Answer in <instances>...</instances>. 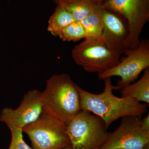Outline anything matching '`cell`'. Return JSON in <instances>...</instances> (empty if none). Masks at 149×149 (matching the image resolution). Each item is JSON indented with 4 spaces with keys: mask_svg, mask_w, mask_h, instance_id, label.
I'll return each mask as SVG.
<instances>
[{
    "mask_svg": "<svg viewBox=\"0 0 149 149\" xmlns=\"http://www.w3.org/2000/svg\"><path fill=\"white\" fill-rule=\"evenodd\" d=\"M126 56L120 60L118 64L105 72L98 74L100 80L113 76L120 77L114 90H121L138 78L142 71L149 68V40L140 41L138 47L127 49Z\"/></svg>",
    "mask_w": 149,
    "mask_h": 149,
    "instance_id": "52a82bcc",
    "label": "cell"
},
{
    "mask_svg": "<svg viewBox=\"0 0 149 149\" xmlns=\"http://www.w3.org/2000/svg\"><path fill=\"white\" fill-rule=\"evenodd\" d=\"M102 10V4H96L92 12L80 22L86 31L85 39L102 38L104 28Z\"/></svg>",
    "mask_w": 149,
    "mask_h": 149,
    "instance_id": "7c38bea8",
    "label": "cell"
},
{
    "mask_svg": "<svg viewBox=\"0 0 149 149\" xmlns=\"http://www.w3.org/2000/svg\"><path fill=\"white\" fill-rule=\"evenodd\" d=\"M120 54L108 47L102 38H87L74 47L72 58L89 72L99 74L118 64Z\"/></svg>",
    "mask_w": 149,
    "mask_h": 149,
    "instance_id": "5b68a950",
    "label": "cell"
},
{
    "mask_svg": "<svg viewBox=\"0 0 149 149\" xmlns=\"http://www.w3.org/2000/svg\"><path fill=\"white\" fill-rule=\"evenodd\" d=\"M141 127L144 130L149 131V113L146 117L142 118L141 120Z\"/></svg>",
    "mask_w": 149,
    "mask_h": 149,
    "instance_id": "ac0fdd59",
    "label": "cell"
},
{
    "mask_svg": "<svg viewBox=\"0 0 149 149\" xmlns=\"http://www.w3.org/2000/svg\"><path fill=\"white\" fill-rule=\"evenodd\" d=\"M142 115L121 118L119 126L99 149H143L149 143V131L141 127Z\"/></svg>",
    "mask_w": 149,
    "mask_h": 149,
    "instance_id": "ba28073f",
    "label": "cell"
},
{
    "mask_svg": "<svg viewBox=\"0 0 149 149\" xmlns=\"http://www.w3.org/2000/svg\"><path fill=\"white\" fill-rule=\"evenodd\" d=\"M8 149H12L11 148H10V147H9V148Z\"/></svg>",
    "mask_w": 149,
    "mask_h": 149,
    "instance_id": "44dd1931",
    "label": "cell"
},
{
    "mask_svg": "<svg viewBox=\"0 0 149 149\" xmlns=\"http://www.w3.org/2000/svg\"><path fill=\"white\" fill-rule=\"evenodd\" d=\"M74 0H54V2L57 5L63 6L68 3ZM93 2L97 4H102L107 0H92Z\"/></svg>",
    "mask_w": 149,
    "mask_h": 149,
    "instance_id": "e0dca14e",
    "label": "cell"
},
{
    "mask_svg": "<svg viewBox=\"0 0 149 149\" xmlns=\"http://www.w3.org/2000/svg\"><path fill=\"white\" fill-rule=\"evenodd\" d=\"M11 134V141L9 147L12 149H32L23 140L22 128L8 125Z\"/></svg>",
    "mask_w": 149,
    "mask_h": 149,
    "instance_id": "2e32d148",
    "label": "cell"
},
{
    "mask_svg": "<svg viewBox=\"0 0 149 149\" xmlns=\"http://www.w3.org/2000/svg\"><path fill=\"white\" fill-rule=\"evenodd\" d=\"M42 111L41 92L34 89L24 95L16 109L9 107L3 109L0 114V121L7 126L13 125L23 129L37 120Z\"/></svg>",
    "mask_w": 149,
    "mask_h": 149,
    "instance_id": "9c48e42d",
    "label": "cell"
},
{
    "mask_svg": "<svg viewBox=\"0 0 149 149\" xmlns=\"http://www.w3.org/2000/svg\"><path fill=\"white\" fill-rule=\"evenodd\" d=\"M32 149H59L70 146L66 124L43 110L37 120L22 129Z\"/></svg>",
    "mask_w": 149,
    "mask_h": 149,
    "instance_id": "277c9868",
    "label": "cell"
},
{
    "mask_svg": "<svg viewBox=\"0 0 149 149\" xmlns=\"http://www.w3.org/2000/svg\"><path fill=\"white\" fill-rule=\"evenodd\" d=\"M143 149H149V143L145 146Z\"/></svg>",
    "mask_w": 149,
    "mask_h": 149,
    "instance_id": "d6986e66",
    "label": "cell"
},
{
    "mask_svg": "<svg viewBox=\"0 0 149 149\" xmlns=\"http://www.w3.org/2000/svg\"><path fill=\"white\" fill-rule=\"evenodd\" d=\"M85 28L80 22L74 21L62 30L58 37L66 42H77L86 38Z\"/></svg>",
    "mask_w": 149,
    "mask_h": 149,
    "instance_id": "9a60e30c",
    "label": "cell"
},
{
    "mask_svg": "<svg viewBox=\"0 0 149 149\" xmlns=\"http://www.w3.org/2000/svg\"><path fill=\"white\" fill-rule=\"evenodd\" d=\"M121 97H129L139 102L149 104V68L144 70L141 79L120 90Z\"/></svg>",
    "mask_w": 149,
    "mask_h": 149,
    "instance_id": "8fae6325",
    "label": "cell"
},
{
    "mask_svg": "<svg viewBox=\"0 0 149 149\" xmlns=\"http://www.w3.org/2000/svg\"><path fill=\"white\" fill-rule=\"evenodd\" d=\"M59 149H72V148H71V146H70L65 147V148Z\"/></svg>",
    "mask_w": 149,
    "mask_h": 149,
    "instance_id": "ffe728a7",
    "label": "cell"
},
{
    "mask_svg": "<svg viewBox=\"0 0 149 149\" xmlns=\"http://www.w3.org/2000/svg\"><path fill=\"white\" fill-rule=\"evenodd\" d=\"M108 129L100 117L85 110L67 125L72 149H99L110 135Z\"/></svg>",
    "mask_w": 149,
    "mask_h": 149,
    "instance_id": "3957f363",
    "label": "cell"
},
{
    "mask_svg": "<svg viewBox=\"0 0 149 149\" xmlns=\"http://www.w3.org/2000/svg\"><path fill=\"white\" fill-rule=\"evenodd\" d=\"M77 87L66 73L52 76L41 92L43 110L67 125L82 110Z\"/></svg>",
    "mask_w": 149,
    "mask_h": 149,
    "instance_id": "7a4b0ae2",
    "label": "cell"
},
{
    "mask_svg": "<svg viewBox=\"0 0 149 149\" xmlns=\"http://www.w3.org/2000/svg\"><path fill=\"white\" fill-rule=\"evenodd\" d=\"M102 17L104 28L102 39L112 50L120 55L125 53L127 49L126 42L128 34L126 20L103 6Z\"/></svg>",
    "mask_w": 149,
    "mask_h": 149,
    "instance_id": "30bf717a",
    "label": "cell"
},
{
    "mask_svg": "<svg viewBox=\"0 0 149 149\" xmlns=\"http://www.w3.org/2000/svg\"><path fill=\"white\" fill-rule=\"evenodd\" d=\"M96 4L92 0H74L63 6L75 21L80 22L88 16Z\"/></svg>",
    "mask_w": 149,
    "mask_h": 149,
    "instance_id": "5bb4252c",
    "label": "cell"
},
{
    "mask_svg": "<svg viewBox=\"0 0 149 149\" xmlns=\"http://www.w3.org/2000/svg\"><path fill=\"white\" fill-rule=\"evenodd\" d=\"M74 21L71 14L64 6L57 5L48 22V31L55 37H58L63 29Z\"/></svg>",
    "mask_w": 149,
    "mask_h": 149,
    "instance_id": "4fadbf2b",
    "label": "cell"
},
{
    "mask_svg": "<svg viewBox=\"0 0 149 149\" xmlns=\"http://www.w3.org/2000/svg\"><path fill=\"white\" fill-rule=\"evenodd\" d=\"M102 5L123 17L127 22V49L138 47L141 41L140 35L149 20V0H107Z\"/></svg>",
    "mask_w": 149,
    "mask_h": 149,
    "instance_id": "8992f818",
    "label": "cell"
},
{
    "mask_svg": "<svg viewBox=\"0 0 149 149\" xmlns=\"http://www.w3.org/2000/svg\"><path fill=\"white\" fill-rule=\"evenodd\" d=\"M103 92L93 94L78 86L82 110L87 111L99 116L108 128L119 118L133 115H143L148 111L146 104H141L129 97H118L113 93L114 86L111 77L104 80Z\"/></svg>",
    "mask_w": 149,
    "mask_h": 149,
    "instance_id": "6da1fadb",
    "label": "cell"
}]
</instances>
